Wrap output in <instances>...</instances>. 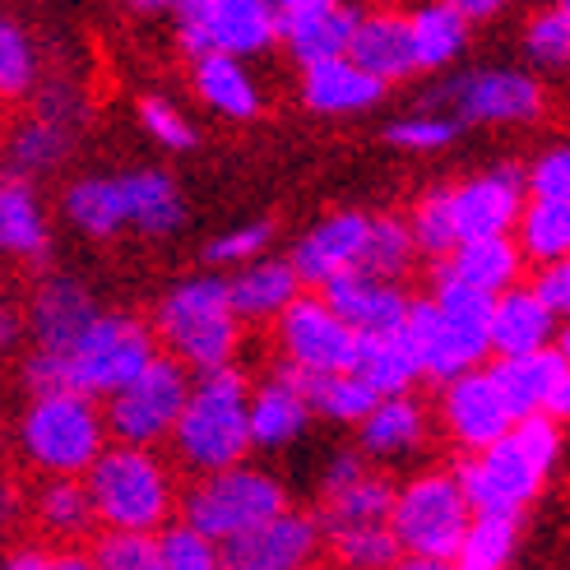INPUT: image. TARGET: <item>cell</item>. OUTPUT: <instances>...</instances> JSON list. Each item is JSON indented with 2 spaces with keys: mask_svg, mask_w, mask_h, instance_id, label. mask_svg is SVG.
<instances>
[{
  "mask_svg": "<svg viewBox=\"0 0 570 570\" xmlns=\"http://www.w3.org/2000/svg\"><path fill=\"white\" fill-rule=\"evenodd\" d=\"M473 520V505L454 473H422L404 488H394L390 529L399 538L404 566L441 570L454 566V552L464 543V529Z\"/></svg>",
  "mask_w": 570,
  "mask_h": 570,
  "instance_id": "cell-7",
  "label": "cell"
},
{
  "mask_svg": "<svg viewBox=\"0 0 570 570\" xmlns=\"http://www.w3.org/2000/svg\"><path fill=\"white\" fill-rule=\"evenodd\" d=\"M357 426H362V454H372V460H404V454H413L426 436V413L409 390L381 394L376 409Z\"/></svg>",
  "mask_w": 570,
  "mask_h": 570,
  "instance_id": "cell-29",
  "label": "cell"
},
{
  "mask_svg": "<svg viewBox=\"0 0 570 570\" xmlns=\"http://www.w3.org/2000/svg\"><path fill=\"white\" fill-rule=\"evenodd\" d=\"M543 413L557 417V422L570 417V362L561 366V376L552 381V390H548V399H543Z\"/></svg>",
  "mask_w": 570,
  "mask_h": 570,
  "instance_id": "cell-55",
  "label": "cell"
},
{
  "mask_svg": "<svg viewBox=\"0 0 570 570\" xmlns=\"http://www.w3.org/2000/svg\"><path fill=\"white\" fill-rule=\"evenodd\" d=\"M47 250H51V227H47V209L33 181L0 173V255L38 265L47 261Z\"/></svg>",
  "mask_w": 570,
  "mask_h": 570,
  "instance_id": "cell-25",
  "label": "cell"
},
{
  "mask_svg": "<svg viewBox=\"0 0 570 570\" xmlns=\"http://www.w3.org/2000/svg\"><path fill=\"white\" fill-rule=\"evenodd\" d=\"M89 561L102 570H158V538L149 529H102Z\"/></svg>",
  "mask_w": 570,
  "mask_h": 570,
  "instance_id": "cell-45",
  "label": "cell"
},
{
  "mask_svg": "<svg viewBox=\"0 0 570 570\" xmlns=\"http://www.w3.org/2000/svg\"><path fill=\"white\" fill-rule=\"evenodd\" d=\"M529 195H538V199H570V145L543 154L529 167Z\"/></svg>",
  "mask_w": 570,
  "mask_h": 570,
  "instance_id": "cell-51",
  "label": "cell"
},
{
  "mask_svg": "<svg viewBox=\"0 0 570 570\" xmlns=\"http://www.w3.org/2000/svg\"><path fill=\"white\" fill-rule=\"evenodd\" d=\"M366 223H372V214L344 209V214H330V218H321L316 227H311L288 255L297 278H302V288H321V283H330L334 274L357 269L362 242H366Z\"/></svg>",
  "mask_w": 570,
  "mask_h": 570,
  "instance_id": "cell-20",
  "label": "cell"
},
{
  "mask_svg": "<svg viewBox=\"0 0 570 570\" xmlns=\"http://www.w3.org/2000/svg\"><path fill=\"white\" fill-rule=\"evenodd\" d=\"M94 497V515L102 529H149L158 533L177 515V478L158 460L154 445L117 441L107 445L94 469L83 473Z\"/></svg>",
  "mask_w": 570,
  "mask_h": 570,
  "instance_id": "cell-4",
  "label": "cell"
},
{
  "mask_svg": "<svg viewBox=\"0 0 570 570\" xmlns=\"http://www.w3.org/2000/svg\"><path fill=\"white\" fill-rule=\"evenodd\" d=\"M520 548V515H492V510H473L464 529V543L454 552L460 570H501L515 561Z\"/></svg>",
  "mask_w": 570,
  "mask_h": 570,
  "instance_id": "cell-37",
  "label": "cell"
},
{
  "mask_svg": "<svg viewBox=\"0 0 570 570\" xmlns=\"http://www.w3.org/2000/svg\"><path fill=\"white\" fill-rule=\"evenodd\" d=\"M334 0H274V19H278V33L283 28H293V23H302V19H311V14H321V10H330Z\"/></svg>",
  "mask_w": 570,
  "mask_h": 570,
  "instance_id": "cell-54",
  "label": "cell"
},
{
  "mask_svg": "<svg viewBox=\"0 0 570 570\" xmlns=\"http://www.w3.org/2000/svg\"><path fill=\"white\" fill-rule=\"evenodd\" d=\"M524 199H529V173L520 167H492L464 186L450 190V205H454V227H460V242L464 237H497V233H515V223L524 214Z\"/></svg>",
  "mask_w": 570,
  "mask_h": 570,
  "instance_id": "cell-17",
  "label": "cell"
},
{
  "mask_svg": "<svg viewBox=\"0 0 570 570\" xmlns=\"http://www.w3.org/2000/svg\"><path fill=\"white\" fill-rule=\"evenodd\" d=\"M548 473L552 469L538 454H529V445L515 432H505L482 450H469V460L454 469L469 505L492 510V515H524V505L543 492Z\"/></svg>",
  "mask_w": 570,
  "mask_h": 570,
  "instance_id": "cell-12",
  "label": "cell"
},
{
  "mask_svg": "<svg viewBox=\"0 0 570 570\" xmlns=\"http://www.w3.org/2000/svg\"><path fill=\"white\" fill-rule=\"evenodd\" d=\"M561 10H566V14H570V0H561Z\"/></svg>",
  "mask_w": 570,
  "mask_h": 570,
  "instance_id": "cell-60",
  "label": "cell"
},
{
  "mask_svg": "<svg viewBox=\"0 0 570 570\" xmlns=\"http://www.w3.org/2000/svg\"><path fill=\"white\" fill-rule=\"evenodd\" d=\"M33 515L42 524V533L61 538V543H79V538H89L98 529L94 497H89V482L83 478H47Z\"/></svg>",
  "mask_w": 570,
  "mask_h": 570,
  "instance_id": "cell-35",
  "label": "cell"
},
{
  "mask_svg": "<svg viewBox=\"0 0 570 570\" xmlns=\"http://www.w3.org/2000/svg\"><path fill=\"white\" fill-rule=\"evenodd\" d=\"M23 381L33 394H51V390H75L70 385V362L61 348H38L23 362Z\"/></svg>",
  "mask_w": 570,
  "mask_h": 570,
  "instance_id": "cell-52",
  "label": "cell"
},
{
  "mask_svg": "<svg viewBox=\"0 0 570 570\" xmlns=\"http://www.w3.org/2000/svg\"><path fill=\"white\" fill-rule=\"evenodd\" d=\"M19 450L47 478H83L107 450V417L98 399L83 390L33 394L19 422Z\"/></svg>",
  "mask_w": 570,
  "mask_h": 570,
  "instance_id": "cell-6",
  "label": "cell"
},
{
  "mask_svg": "<svg viewBox=\"0 0 570 570\" xmlns=\"http://www.w3.org/2000/svg\"><path fill=\"white\" fill-rule=\"evenodd\" d=\"M227 293H233V306L242 321H278V311L302 293V278H297L293 261L255 255L237 278H227Z\"/></svg>",
  "mask_w": 570,
  "mask_h": 570,
  "instance_id": "cell-30",
  "label": "cell"
},
{
  "mask_svg": "<svg viewBox=\"0 0 570 570\" xmlns=\"http://www.w3.org/2000/svg\"><path fill=\"white\" fill-rule=\"evenodd\" d=\"M274 242V223L269 218H255V223H242L233 233H223L209 242V265H246L255 255H265V246Z\"/></svg>",
  "mask_w": 570,
  "mask_h": 570,
  "instance_id": "cell-47",
  "label": "cell"
},
{
  "mask_svg": "<svg viewBox=\"0 0 570 570\" xmlns=\"http://www.w3.org/2000/svg\"><path fill=\"white\" fill-rule=\"evenodd\" d=\"M454 135H460V121H450V117H409V121L390 126V145L413 149V154H432V149H445Z\"/></svg>",
  "mask_w": 570,
  "mask_h": 570,
  "instance_id": "cell-49",
  "label": "cell"
},
{
  "mask_svg": "<svg viewBox=\"0 0 570 570\" xmlns=\"http://www.w3.org/2000/svg\"><path fill=\"white\" fill-rule=\"evenodd\" d=\"M325 548L321 515H302V510L283 505L265 524L246 529L233 543H223V566L233 570H302L316 561Z\"/></svg>",
  "mask_w": 570,
  "mask_h": 570,
  "instance_id": "cell-15",
  "label": "cell"
},
{
  "mask_svg": "<svg viewBox=\"0 0 570 570\" xmlns=\"http://www.w3.org/2000/svg\"><path fill=\"white\" fill-rule=\"evenodd\" d=\"M357 473H366L362 454H338V460H330V469H325V488H344V482H353Z\"/></svg>",
  "mask_w": 570,
  "mask_h": 570,
  "instance_id": "cell-56",
  "label": "cell"
},
{
  "mask_svg": "<svg viewBox=\"0 0 570 570\" xmlns=\"http://www.w3.org/2000/svg\"><path fill=\"white\" fill-rule=\"evenodd\" d=\"M529 288L543 297V306L552 311L557 321H566V316H570V255H557V261L538 265V274H533Z\"/></svg>",
  "mask_w": 570,
  "mask_h": 570,
  "instance_id": "cell-50",
  "label": "cell"
},
{
  "mask_svg": "<svg viewBox=\"0 0 570 570\" xmlns=\"http://www.w3.org/2000/svg\"><path fill=\"white\" fill-rule=\"evenodd\" d=\"M552 338H557V316L533 288L510 283L505 293H497V302H492V353L497 357L548 348Z\"/></svg>",
  "mask_w": 570,
  "mask_h": 570,
  "instance_id": "cell-27",
  "label": "cell"
},
{
  "mask_svg": "<svg viewBox=\"0 0 570 570\" xmlns=\"http://www.w3.org/2000/svg\"><path fill=\"white\" fill-rule=\"evenodd\" d=\"M409 227H413V242H417V250H426V255H450L454 246H460V227H454V205H450V190H426L417 205H413V218H409Z\"/></svg>",
  "mask_w": 570,
  "mask_h": 570,
  "instance_id": "cell-44",
  "label": "cell"
},
{
  "mask_svg": "<svg viewBox=\"0 0 570 570\" xmlns=\"http://www.w3.org/2000/svg\"><path fill=\"white\" fill-rule=\"evenodd\" d=\"M306 376V399H311V413H321L330 422H362L366 413L376 409V390L366 385L357 372H302Z\"/></svg>",
  "mask_w": 570,
  "mask_h": 570,
  "instance_id": "cell-39",
  "label": "cell"
},
{
  "mask_svg": "<svg viewBox=\"0 0 570 570\" xmlns=\"http://www.w3.org/2000/svg\"><path fill=\"white\" fill-rule=\"evenodd\" d=\"M121 6L135 10V14H173L177 0H121Z\"/></svg>",
  "mask_w": 570,
  "mask_h": 570,
  "instance_id": "cell-58",
  "label": "cell"
},
{
  "mask_svg": "<svg viewBox=\"0 0 570 570\" xmlns=\"http://www.w3.org/2000/svg\"><path fill=\"white\" fill-rule=\"evenodd\" d=\"M56 561H61V552H51L47 543H23V548H14V552L6 557L10 570H51Z\"/></svg>",
  "mask_w": 570,
  "mask_h": 570,
  "instance_id": "cell-53",
  "label": "cell"
},
{
  "mask_svg": "<svg viewBox=\"0 0 570 570\" xmlns=\"http://www.w3.org/2000/svg\"><path fill=\"white\" fill-rule=\"evenodd\" d=\"M75 149V121L47 117V111H28L23 121H14L0 139V167L14 177L38 181L47 173H56Z\"/></svg>",
  "mask_w": 570,
  "mask_h": 570,
  "instance_id": "cell-23",
  "label": "cell"
},
{
  "mask_svg": "<svg viewBox=\"0 0 570 570\" xmlns=\"http://www.w3.org/2000/svg\"><path fill=\"white\" fill-rule=\"evenodd\" d=\"M409 33H413V61L417 70H441L469 42V19L445 6V0H422L409 10Z\"/></svg>",
  "mask_w": 570,
  "mask_h": 570,
  "instance_id": "cell-33",
  "label": "cell"
},
{
  "mask_svg": "<svg viewBox=\"0 0 570 570\" xmlns=\"http://www.w3.org/2000/svg\"><path fill=\"white\" fill-rule=\"evenodd\" d=\"M190 394V366L177 362L173 353H158L145 372L130 376L117 394H107V436L130 441V445H158L173 436V426L186 409Z\"/></svg>",
  "mask_w": 570,
  "mask_h": 570,
  "instance_id": "cell-9",
  "label": "cell"
},
{
  "mask_svg": "<svg viewBox=\"0 0 570 570\" xmlns=\"http://www.w3.org/2000/svg\"><path fill=\"white\" fill-rule=\"evenodd\" d=\"M98 306H94V293L83 288L79 278H66V274H51L42 278L33 297H28V311H23V325H28V338L38 348H70L75 338L94 325Z\"/></svg>",
  "mask_w": 570,
  "mask_h": 570,
  "instance_id": "cell-19",
  "label": "cell"
},
{
  "mask_svg": "<svg viewBox=\"0 0 570 570\" xmlns=\"http://www.w3.org/2000/svg\"><path fill=\"white\" fill-rule=\"evenodd\" d=\"M515 242L524 250V261L543 265L557 261V255H570V199H524V214L515 223Z\"/></svg>",
  "mask_w": 570,
  "mask_h": 570,
  "instance_id": "cell-38",
  "label": "cell"
},
{
  "mask_svg": "<svg viewBox=\"0 0 570 570\" xmlns=\"http://www.w3.org/2000/svg\"><path fill=\"white\" fill-rule=\"evenodd\" d=\"M158 570H214L223 566V548L205 529H195L190 520H167L158 533Z\"/></svg>",
  "mask_w": 570,
  "mask_h": 570,
  "instance_id": "cell-42",
  "label": "cell"
},
{
  "mask_svg": "<svg viewBox=\"0 0 570 570\" xmlns=\"http://www.w3.org/2000/svg\"><path fill=\"white\" fill-rule=\"evenodd\" d=\"M66 218L98 242H111L126 227L139 237H173L186 223V199L167 173L83 177L66 190Z\"/></svg>",
  "mask_w": 570,
  "mask_h": 570,
  "instance_id": "cell-2",
  "label": "cell"
},
{
  "mask_svg": "<svg viewBox=\"0 0 570 570\" xmlns=\"http://www.w3.org/2000/svg\"><path fill=\"white\" fill-rule=\"evenodd\" d=\"M334 557L344 566H357V570H381V566H394L399 557V538L390 524H357V529H338V533H325Z\"/></svg>",
  "mask_w": 570,
  "mask_h": 570,
  "instance_id": "cell-43",
  "label": "cell"
},
{
  "mask_svg": "<svg viewBox=\"0 0 570 570\" xmlns=\"http://www.w3.org/2000/svg\"><path fill=\"white\" fill-rule=\"evenodd\" d=\"M445 6H454L464 19H488V14H497L505 6V0H445Z\"/></svg>",
  "mask_w": 570,
  "mask_h": 570,
  "instance_id": "cell-57",
  "label": "cell"
},
{
  "mask_svg": "<svg viewBox=\"0 0 570 570\" xmlns=\"http://www.w3.org/2000/svg\"><path fill=\"white\" fill-rule=\"evenodd\" d=\"M306 422H311L306 376L283 362V372L250 390V441L255 450H283L306 432Z\"/></svg>",
  "mask_w": 570,
  "mask_h": 570,
  "instance_id": "cell-21",
  "label": "cell"
},
{
  "mask_svg": "<svg viewBox=\"0 0 570 570\" xmlns=\"http://www.w3.org/2000/svg\"><path fill=\"white\" fill-rule=\"evenodd\" d=\"M195 94L205 107H214L218 117H233V121H250L261 111V89L246 70V56H233V51H205L195 56Z\"/></svg>",
  "mask_w": 570,
  "mask_h": 570,
  "instance_id": "cell-28",
  "label": "cell"
},
{
  "mask_svg": "<svg viewBox=\"0 0 570 570\" xmlns=\"http://www.w3.org/2000/svg\"><path fill=\"white\" fill-rule=\"evenodd\" d=\"M288 505L283 497L278 478L250 469V464H227V469H214V473H199L190 482V492L177 501V515L190 520L195 529H205L214 543H233L246 529L265 524L269 515Z\"/></svg>",
  "mask_w": 570,
  "mask_h": 570,
  "instance_id": "cell-8",
  "label": "cell"
},
{
  "mask_svg": "<svg viewBox=\"0 0 570 570\" xmlns=\"http://www.w3.org/2000/svg\"><path fill=\"white\" fill-rule=\"evenodd\" d=\"M520 269H524L520 242L510 233H497V237H464L450 255H441L436 278H454V283H464V288L497 297L510 283H520Z\"/></svg>",
  "mask_w": 570,
  "mask_h": 570,
  "instance_id": "cell-24",
  "label": "cell"
},
{
  "mask_svg": "<svg viewBox=\"0 0 570 570\" xmlns=\"http://www.w3.org/2000/svg\"><path fill=\"white\" fill-rule=\"evenodd\" d=\"M154 334L190 372L227 366L242 344V316L233 306V293H227V278H214V274L181 278L177 288L158 302Z\"/></svg>",
  "mask_w": 570,
  "mask_h": 570,
  "instance_id": "cell-5",
  "label": "cell"
},
{
  "mask_svg": "<svg viewBox=\"0 0 570 570\" xmlns=\"http://www.w3.org/2000/svg\"><path fill=\"white\" fill-rule=\"evenodd\" d=\"M557 353H561V357L570 362V316H566V325L557 330Z\"/></svg>",
  "mask_w": 570,
  "mask_h": 570,
  "instance_id": "cell-59",
  "label": "cell"
},
{
  "mask_svg": "<svg viewBox=\"0 0 570 570\" xmlns=\"http://www.w3.org/2000/svg\"><path fill=\"white\" fill-rule=\"evenodd\" d=\"M492 293L464 288L454 278H436L432 297H413L404 334L413 338V353L422 362L426 381H450L482 366V357L492 353Z\"/></svg>",
  "mask_w": 570,
  "mask_h": 570,
  "instance_id": "cell-1",
  "label": "cell"
},
{
  "mask_svg": "<svg viewBox=\"0 0 570 570\" xmlns=\"http://www.w3.org/2000/svg\"><path fill=\"white\" fill-rule=\"evenodd\" d=\"M436 102H445L460 121L520 126L543 111V89H538V79L520 70H473V75L450 79L436 94Z\"/></svg>",
  "mask_w": 570,
  "mask_h": 570,
  "instance_id": "cell-14",
  "label": "cell"
},
{
  "mask_svg": "<svg viewBox=\"0 0 570 570\" xmlns=\"http://www.w3.org/2000/svg\"><path fill=\"white\" fill-rule=\"evenodd\" d=\"M413 255H417L413 227L404 218H394V214H381V218L366 223V242H362L357 269L381 274V278H404L413 269Z\"/></svg>",
  "mask_w": 570,
  "mask_h": 570,
  "instance_id": "cell-40",
  "label": "cell"
},
{
  "mask_svg": "<svg viewBox=\"0 0 570 570\" xmlns=\"http://www.w3.org/2000/svg\"><path fill=\"white\" fill-rule=\"evenodd\" d=\"M362 10L353 6V0H334L330 10L311 14L293 28H283L278 42H288L293 61L297 66H311V61H330V56H344L348 42H353V28H357Z\"/></svg>",
  "mask_w": 570,
  "mask_h": 570,
  "instance_id": "cell-34",
  "label": "cell"
},
{
  "mask_svg": "<svg viewBox=\"0 0 570 570\" xmlns=\"http://www.w3.org/2000/svg\"><path fill=\"white\" fill-rule=\"evenodd\" d=\"M348 56H353L362 70H372L376 79H385V83L409 79V75L417 70V61H413V33H409V14H399V10L362 14L357 28H353Z\"/></svg>",
  "mask_w": 570,
  "mask_h": 570,
  "instance_id": "cell-26",
  "label": "cell"
},
{
  "mask_svg": "<svg viewBox=\"0 0 570 570\" xmlns=\"http://www.w3.org/2000/svg\"><path fill=\"white\" fill-rule=\"evenodd\" d=\"M441 422L450 441L460 450H482L501 441L510 426H515V413H510L505 394L492 376V366H469V372L450 376L441 390Z\"/></svg>",
  "mask_w": 570,
  "mask_h": 570,
  "instance_id": "cell-16",
  "label": "cell"
},
{
  "mask_svg": "<svg viewBox=\"0 0 570 570\" xmlns=\"http://www.w3.org/2000/svg\"><path fill=\"white\" fill-rule=\"evenodd\" d=\"M139 126L149 130V139L154 145H163V149H173V154H181V149H190L195 145V126H190V117L177 107V102H167V98H145L139 102Z\"/></svg>",
  "mask_w": 570,
  "mask_h": 570,
  "instance_id": "cell-46",
  "label": "cell"
},
{
  "mask_svg": "<svg viewBox=\"0 0 570 570\" xmlns=\"http://www.w3.org/2000/svg\"><path fill=\"white\" fill-rule=\"evenodd\" d=\"M357 338L362 334L321 293H297L278 311V348L297 372H353Z\"/></svg>",
  "mask_w": 570,
  "mask_h": 570,
  "instance_id": "cell-13",
  "label": "cell"
},
{
  "mask_svg": "<svg viewBox=\"0 0 570 570\" xmlns=\"http://www.w3.org/2000/svg\"><path fill=\"white\" fill-rule=\"evenodd\" d=\"M173 450L190 473H214L242 464L255 450L250 441V385L233 362L214 372H195L186 409L173 426Z\"/></svg>",
  "mask_w": 570,
  "mask_h": 570,
  "instance_id": "cell-3",
  "label": "cell"
},
{
  "mask_svg": "<svg viewBox=\"0 0 570 570\" xmlns=\"http://www.w3.org/2000/svg\"><path fill=\"white\" fill-rule=\"evenodd\" d=\"M353 372L376 394H404V390H413V381H422V362L413 353V338L404 334V325H399V330H385V334H362L357 338Z\"/></svg>",
  "mask_w": 570,
  "mask_h": 570,
  "instance_id": "cell-31",
  "label": "cell"
},
{
  "mask_svg": "<svg viewBox=\"0 0 570 570\" xmlns=\"http://www.w3.org/2000/svg\"><path fill=\"white\" fill-rule=\"evenodd\" d=\"M177 42L190 56L205 51H233V56H261L278 42L274 0H177Z\"/></svg>",
  "mask_w": 570,
  "mask_h": 570,
  "instance_id": "cell-11",
  "label": "cell"
},
{
  "mask_svg": "<svg viewBox=\"0 0 570 570\" xmlns=\"http://www.w3.org/2000/svg\"><path fill=\"white\" fill-rule=\"evenodd\" d=\"M385 89L390 83L376 79L372 70H362L348 51L302 66V102L311 111H321V117H357V111L376 107Z\"/></svg>",
  "mask_w": 570,
  "mask_h": 570,
  "instance_id": "cell-22",
  "label": "cell"
},
{
  "mask_svg": "<svg viewBox=\"0 0 570 570\" xmlns=\"http://www.w3.org/2000/svg\"><path fill=\"white\" fill-rule=\"evenodd\" d=\"M321 297L344 316L357 334H385L399 330L409 316V293L399 288V278H381L366 269H344L330 283H321Z\"/></svg>",
  "mask_w": 570,
  "mask_h": 570,
  "instance_id": "cell-18",
  "label": "cell"
},
{
  "mask_svg": "<svg viewBox=\"0 0 570 570\" xmlns=\"http://www.w3.org/2000/svg\"><path fill=\"white\" fill-rule=\"evenodd\" d=\"M158 357V334L139 316H94V325L83 330L75 344L66 348L70 362V385L107 399L117 394L130 376H139L145 366Z\"/></svg>",
  "mask_w": 570,
  "mask_h": 570,
  "instance_id": "cell-10",
  "label": "cell"
},
{
  "mask_svg": "<svg viewBox=\"0 0 570 570\" xmlns=\"http://www.w3.org/2000/svg\"><path fill=\"white\" fill-rule=\"evenodd\" d=\"M38 89V47L14 19H0V102H23Z\"/></svg>",
  "mask_w": 570,
  "mask_h": 570,
  "instance_id": "cell-41",
  "label": "cell"
},
{
  "mask_svg": "<svg viewBox=\"0 0 570 570\" xmlns=\"http://www.w3.org/2000/svg\"><path fill=\"white\" fill-rule=\"evenodd\" d=\"M566 357L548 344V348H533V353H510V357H497L492 362V376L505 394V404L515 417H529V413H543V399L552 390V381L561 376Z\"/></svg>",
  "mask_w": 570,
  "mask_h": 570,
  "instance_id": "cell-32",
  "label": "cell"
},
{
  "mask_svg": "<svg viewBox=\"0 0 570 570\" xmlns=\"http://www.w3.org/2000/svg\"><path fill=\"white\" fill-rule=\"evenodd\" d=\"M529 56L538 66H570V14L561 6L529 23Z\"/></svg>",
  "mask_w": 570,
  "mask_h": 570,
  "instance_id": "cell-48",
  "label": "cell"
},
{
  "mask_svg": "<svg viewBox=\"0 0 570 570\" xmlns=\"http://www.w3.org/2000/svg\"><path fill=\"white\" fill-rule=\"evenodd\" d=\"M390 505L394 488L376 473H357L344 488H325V510H321V529H357V524H390Z\"/></svg>",
  "mask_w": 570,
  "mask_h": 570,
  "instance_id": "cell-36",
  "label": "cell"
}]
</instances>
